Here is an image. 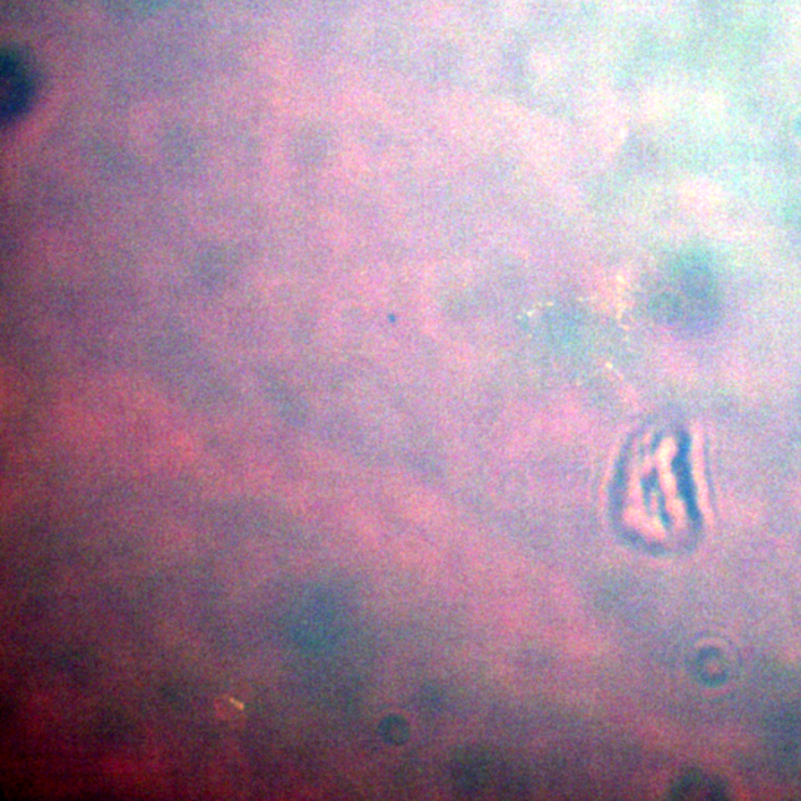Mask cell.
<instances>
[{"instance_id": "obj_1", "label": "cell", "mask_w": 801, "mask_h": 801, "mask_svg": "<svg viewBox=\"0 0 801 801\" xmlns=\"http://www.w3.org/2000/svg\"><path fill=\"white\" fill-rule=\"evenodd\" d=\"M2 74V101H4V116H17L30 97L31 81L29 79V70L24 69L17 61L6 60Z\"/></svg>"}, {"instance_id": "obj_2", "label": "cell", "mask_w": 801, "mask_h": 801, "mask_svg": "<svg viewBox=\"0 0 801 801\" xmlns=\"http://www.w3.org/2000/svg\"><path fill=\"white\" fill-rule=\"evenodd\" d=\"M216 715L223 723L237 728L245 723V707L232 696H220L214 702Z\"/></svg>"}]
</instances>
